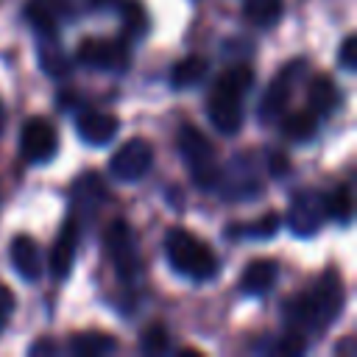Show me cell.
Segmentation results:
<instances>
[{"mask_svg":"<svg viewBox=\"0 0 357 357\" xmlns=\"http://www.w3.org/2000/svg\"><path fill=\"white\" fill-rule=\"evenodd\" d=\"M343 307V282L337 271H324L304 293L290 298L284 304L287 321L298 326H312V329H326Z\"/></svg>","mask_w":357,"mask_h":357,"instance_id":"obj_1","label":"cell"},{"mask_svg":"<svg viewBox=\"0 0 357 357\" xmlns=\"http://www.w3.org/2000/svg\"><path fill=\"white\" fill-rule=\"evenodd\" d=\"M254 86V70L248 64L229 67L209 89L206 112L220 134H237L243 128V98Z\"/></svg>","mask_w":357,"mask_h":357,"instance_id":"obj_2","label":"cell"},{"mask_svg":"<svg viewBox=\"0 0 357 357\" xmlns=\"http://www.w3.org/2000/svg\"><path fill=\"white\" fill-rule=\"evenodd\" d=\"M165 254H167V262L173 265V271L187 279L206 282L218 273V257L212 254V248L181 226H173L167 231Z\"/></svg>","mask_w":357,"mask_h":357,"instance_id":"obj_3","label":"cell"},{"mask_svg":"<svg viewBox=\"0 0 357 357\" xmlns=\"http://www.w3.org/2000/svg\"><path fill=\"white\" fill-rule=\"evenodd\" d=\"M176 145H178V153L184 156V165L190 167V176L195 181V187H201V190L218 187L220 165H218L215 145L209 142V137L198 126L181 123L178 134H176Z\"/></svg>","mask_w":357,"mask_h":357,"instance_id":"obj_4","label":"cell"},{"mask_svg":"<svg viewBox=\"0 0 357 357\" xmlns=\"http://www.w3.org/2000/svg\"><path fill=\"white\" fill-rule=\"evenodd\" d=\"M103 243H106V254L112 259L114 273L123 282H131L139 271V254H137V240H134V231L128 229V223L123 218L112 220L103 234Z\"/></svg>","mask_w":357,"mask_h":357,"instance_id":"obj_5","label":"cell"},{"mask_svg":"<svg viewBox=\"0 0 357 357\" xmlns=\"http://www.w3.org/2000/svg\"><path fill=\"white\" fill-rule=\"evenodd\" d=\"M151 165H153V145L145 137H134L114 151V156L109 159V173L114 181L131 184L139 181L151 170Z\"/></svg>","mask_w":357,"mask_h":357,"instance_id":"obj_6","label":"cell"},{"mask_svg":"<svg viewBox=\"0 0 357 357\" xmlns=\"http://www.w3.org/2000/svg\"><path fill=\"white\" fill-rule=\"evenodd\" d=\"M326 220L324 195L315 190H296L287 201V226L296 237H312Z\"/></svg>","mask_w":357,"mask_h":357,"instance_id":"obj_7","label":"cell"},{"mask_svg":"<svg viewBox=\"0 0 357 357\" xmlns=\"http://www.w3.org/2000/svg\"><path fill=\"white\" fill-rule=\"evenodd\" d=\"M59 151V134L56 126L45 117H31L25 120L20 131V153L28 165H45L56 156Z\"/></svg>","mask_w":357,"mask_h":357,"instance_id":"obj_8","label":"cell"},{"mask_svg":"<svg viewBox=\"0 0 357 357\" xmlns=\"http://www.w3.org/2000/svg\"><path fill=\"white\" fill-rule=\"evenodd\" d=\"M75 59L92 70H114V73H123L131 61V53L123 42H114V39H98V36H89V39H81L78 50H75Z\"/></svg>","mask_w":357,"mask_h":357,"instance_id":"obj_9","label":"cell"},{"mask_svg":"<svg viewBox=\"0 0 357 357\" xmlns=\"http://www.w3.org/2000/svg\"><path fill=\"white\" fill-rule=\"evenodd\" d=\"M301 70V61H293V64H284L282 73L268 84L262 100H259V120L262 123H271V120H279L282 112L287 109V100H290V92H293V84H296V73Z\"/></svg>","mask_w":357,"mask_h":357,"instance_id":"obj_10","label":"cell"},{"mask_svg":"<svg viewBox=\"0 0 357 357\" xmlns=\"http://www.w3.org/2000/svg\"><path fill=\"white\" fill-rule=\"evenodd\" d=\"M75 248H78V223L75 218H67L50 254H47V271L53 279H67L75 262Z\"/></svg>","mask_w":357,"mask_h":357,"instance_id":"obj_11","label":"cell"},{"mask_svg":"<svg viewBox=\"0 0 357 357\" xmlns=\"http://www.w3.org/2000/svg\"><path fill=\"white\" fill-rule=\"evenodd\" d=\"M8 257H11V268L17 271L20 279L25 282H36L45 271L42 265V251L36 245V240L31 234H17L11 240V248H8Z\"/></svg>","mask_w":357,"mask_h":357,"instance_id":"obj_12","label":"cell"},{"mask_svg":"<svg viewBox=\"0 0 357 357\" xmlns=\"http://www.w3.org/2000/svg\"><path fill=\"white\" fill-rule=\"evenodd\" d=\"M75 131L84 142L89 145H106L114 139V134L120 131V120L109 112H98V109H89V112H81L78 120H75Z\"/></svg>","mask_w":357,"mask_h":357,"instance_id":"obj_13","label":"cell"},{"mask_svg":"<svg viewBox=\"0 0 357 357\" xmlns=\"http://www.w3.org/2000/svg\"><path fill=\"white\" fill-rule=\"evenodd\" d=\"M36 56H39V67L53 75V78H64L70 73V56L64 53L61 42H59V33L56 31H42L36 33Z\"/></svg>","mask_w":357,"mask_h":357,"instance_id":"obj_14","label":"cell"},{"mask_svg":"<svg viewBox=\"0 0 357 357\" xmlns=\"http://www.w3.org/2000/svg\"><path fill=\"white\" fill-rule=\"evenodd\" d=\"M279 265L276 259H251L240 276V290L248 296H262L276 284Z\"/></svg>","mask_w":357,"mask_h":357,"instance_id":"obj_15","label":"cell"},{"mask_svg":"<svg viewBox=\"0 0 357 357\" xmlns=\"http://www.w3.org/2000/svg\"><path fill=\"white\" fill-rule=\"evenodd\" d=\"M282 134L290 142H310L318 134V114L312 109H301V112H282L279 117Z\"/></svg>","mask_w":357,"mask_h":357,"instance_id":"obj_16","label":"cell"},{"mask_svg":"<svg viewBox=\"0 0 357 357\" xmlns=\"http://www.w3.org/2000/svg\"><path fill=\"white\" fill-rule=\"evenodd\" d=\"M307 100H310V109L324 117L329 114L337 103H340V92H337V84L329 78V75H315L307 86Z\"/></svg>","mask_w":357,"mask_h":357,"instance_id":"obj_17","label":"cell"},{"mask_svg":"<svg viewBox=\"0 0 357 357\" xmlns=\"http://www.w3.org/2000/svg\"><path fill=\"white\" fill-rule=\"evenodd\" d=\"M206 75V59L198 53H190L184 59H178L170 70V86L173 89H190L195 84H201V78Z\"/></svg>","mask_w":357,"mask_h":357,"instance_id":"obj_18","label":"cell"},{"mask_svg":"<svg viewBox=\"0 0 357 357\" xmlns=\"http://www.w3.org/2000/svg\"><path fill=\"white\" fill-rule=\"evenodd\" d=\"M120 20H123L126 36H131V39H142L151 31V17L139 0H123L120 3Z\"/></svg>","mask_w":357,"mask_h":357,"instance_id":"obj_19","label":"cell"},{"mask_svg":"<svg viewBox=\"0 0 357 357\" xmlns=\"http://www.w3.org/2000/svg\"><path fill=\"white\" fill-rule=\"evenodd\" d=\"M284 11V0H245L243 3V14L248 22H254L257 28H271L279 22Z\"/></svg>","mask_w":357,"mask_h":357,"instance_id":"obj_20","label":"cell"},{"mask_svg":"<svg viewBox=\"0 0 357 357\" xmlns=\"http://www.w3.org/2000/svg\"><path fill=\"white\" fill-rule=\"evenodd\" d=\"M114 349H117V337H112L106 332H81L70 343L73 354H109Z\"/></svg>","mask_w":357,"mask_h":357,"instance_id":"obj_21","label":"cell"},{"mask_svg":"<svg viewBox=\"0 0 357 357\" xmlns=\"http://www.w3.org/2000/svg\"><path fill=\"white\" fill-rule=\"evenodd\" d=\"M326 218H335V223H349L351 220V190L349 184H337L329 195H324Z\"/></svg>","mask_w":357,"mask_h":357,"instance_id":"obj_22","label":"cell"},{"mask_svg":"<svg viewBox=\"0 0 357 357\" xmlns=\"http://www.w3.org/2000/svg\"><path fill=\"white\" fill-rule=\"evenodd\" d=\"M167 343H170V332H167V326L159 324V321L148 324V326L142 329V335H139V349H142L145 354H162V351H167Z\"/></svg>","mask_w":357,"mask_h":357,"instance_id":"obj_23","label":"cell"},{"mask_svg":"<svg viewBox=\"0 0 357 357\" xmlns=\"http://www.w3.org/2000/svg\"><path fill=\"white\" fill-rule=\"evenodd\" d=\"M276 229H279V215L276 212H265L254 226H245L243 231L248 237H271V234H276Z\"/></svg>","mask_w":357,"mask_h":357,"instance_id":"obj_24","label":"cell"},{"mask_svg":"<svg viewBox=\"0 0 357 357\" xmlns=\"http://www.w3.org/2000/svg\"><path fill=\"white\" fill-rule=\"evenodd\" d=\"M337 61H340V67L343 70H354L357 67V36H346L343 39V45H340V53H337Z\"/></svg>","mask_w":357,"mask_h":357,"instance_id":"obj_25","label":"cell"},{"mask_svg":"<svg viewBox=\"0 0 357 357\" xmlns=\"http://www.w3.org/2000/svg\"><path fill=\"white\" fill-rule=\"evenodd\" d=\"M307 349V340H304V335H298V332H287V335H282V340L276 343V351L279 354H301Z\"/></svg>","mask_w":357,"mask_h":357,"instance_id":"obj_26","label":"cell"},{"mask_svg":"<svg viewBox=\"0 0 357 357\" xmlns=\"http://www.w3.org/2000/svg\"><path fill=\"white\" fill-rule=\"evenodd\" d=\"M11 312H14V293L6 284H0V329L8 324Z\"/></svg>","mask_w":357,"mask_h":357,"instance_id":"obj_27","label":"cell"},{"mask_svg":"<svg viewBox=\"0 0 357 357\" xmlns=\"http://www.w3.org/2000/svg\"><path fill=\"white\" fill-rule=\"evenodd\" d=\"M287 170H290V162L284 159V153L276 151V153L271 156V173H273V176H282V173H287Z\"/></svg>","mask_w":357,"mask_h":357,"instance_id":"obj_28","label":"cell"},{"mask_svg":"<svg viewBox=\"0 0 357 357\" xmlns=\"http://www.w3.org/2000/svg\"><path fill=\"white\" fill-rule=\"evenodd\" d=\"M120 0H89V6L95 8V11H109V8H114Z\"/></svg>","mask_w":357,"mask_h":357,"instance_id":"obj_29","label":"cell"},{"mask_svg":"<svg viewBox=\"0 0 357 357\" xmlns=\"http://www.w3.org/2000/svg\"><path fill=\"white\" fill-rule=\"evenodd\" d=\"M36 351H56V346H53V343H47V340H39V343H33V346H31V354H36Z\"/></svg>","mask_w":357,"mask_h":357,"instance_id":"obj_30","label":"cell"},{"mask_svg":"<svg viewBox=\"0 0 357 357\" xmlns=\"http://www.w3.org/2000/svg\"><path fill=\"white\" fill-rule=\"evenodd\" d=\"M3 128H6V109H3V100H0V134H3Z\"/></svg>","mask_w":357,"mask_h":357,"instance_id":"obj_31","label":"cell"}]
</instances>
